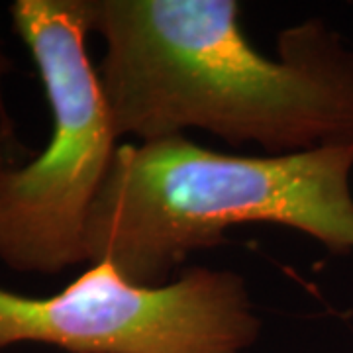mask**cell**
Masks as SVG:
<instances>
[{"label": "cell", "instance_id": "cell-2", "mask_svg": "<svg viewBox=\"0 0 353 353\" xmlns=\"http://www.w3.org/2000/svg\"><path fill=\"white\" fill-rule=\"evenodd\" d=\"M353 145L289 155H230L185 136L118 145L90 210L87 263H110L130 283L163 287L190 253L241 224L308 234L353 252Z\"/></svg>", "mask_w": 353, "mask_h": 353}, {"label": "cell", "instance_id": "cell-1", "mask_svg": "<svg viewBox=\"0 0 353 353\" xmlns=\"http://www.w3.org/2000/svg\"><path fill=\"white\" fill-rule=\"evenodd\" d=\"M118 138L199 128L269 155L353 145V53L320 20L283 30L277 55L245 38L236 0H88Z\"/></svg>", "mask_w": 353, "mask_h": 353}, {"label": "cell", "instance_id": "cell-3", "mask_svg": "<svg viewBox=\"0 0 353 353\" xmlns=\"http://www.w3.org/2000/svg\"><path fill=\"white\" fill-rule=\"evenodd\" d=\"M10 12L46 85L53 134L30 163L14 165L0 152V261L57 275L87 263L88 218L118 134L88 61V0H18Z\"/></svg>", "mask_w": 353, "mask_h": 353}, {"label": "cell", "instance_id": "cell-4", "mask_svg": "<svg viewBox=\"0 0 353 353\" xmlns=\"http://www.w3.org/2000/svg\"><path fill=\"white\" fill-rule=\"evenodd\" d=\"M259 330L234 271L192 267L163 287H139L94 263L48 299L0 289V350L39 341L71 353H243Z\"/></svg>", "mask_w": 353, "mask_h": 353}]
</instances>
